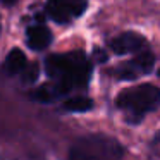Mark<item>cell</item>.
Instances as JSON below:
<instances>
[{"instance_id":"cell-1","label":"cell","mask_w":160,"mask_h":160,"mask_svg":"<svg viewBox=\"0 0 160 160\" xmlns=\"http://www.w3.org/2000/svg\"><path fill=\"white\" fill-rule=\"evenodd\" d=\"M45 71L53 81L57 97L67 95L74 88L86 86L91 76V64L83 52L55 53L45 60Z\"/></svg>"},{"instance_id":"cell-2","label":"cell","mask_w":160,"mask_h":160,"mask_svg":"<svg viewBox=\"0 0 160 160\" xmlns=\"http://www.w3.org/2000/svg\"><path fill=\"white\" fill-rule=\"evenodd\" d=\"M126 148L107 134H90L76 139L69 148L67 160H122Z\"/></svg>"},{"instance_id":"cell-3","label":"cell","mask_w":160,"mask_h":160,"mask_svg":"<svg viewBox=\"0 0 160 160\" xmlns=\"http://www.w3.org/2000/svg\"><path fill=\"white\" fill-rule=\"evenodd\" d=\"M115 105L129 114L128 121L138 122L148 112H153L160 107V88L150 83L129 86L119 93Z\"/></svg>"},{"instance_id":"cell-4","label":"cell","mask_w":160,"mask_h":160,"mask_svg":"<svg viewBox=\"0 0 160 160\" xmlns=\"http://www.w3.org/2000/svg\"><path fill=\"white\" fill-rule=\"evenodd\" d=\"M88 7L86 0H48L47 12L55 22H69L79 18Z\"/></svg>"},{"instance_id":"cell-5","label":"cell","mask_w":160,"mask_h":160,"mask_svg":"<svg viewBox=\"0 0 160 160\" xmlns=\"http://www.w3.org/2000/svg\"><path fill=\"white\" fill-rule=\"evenodd\" d=\"M155 66V55L150 50H141L134 59H131L128 64H122L117 69V78L119 79H136L143 74L152 72Z\"/></svg>"},{"instance_id":"cell-6","label":"cell","mask_w":160,"mask_h":160,"mask_svg":"<svg viewBox=\"0 0 160 160\" xmlns=\"http://www.w3.org/2000/svg\"><path fill=\"white\" fill-rule=\"evenodd\" d=\"M146 40L141 35L134 31H126L121 33L119 36H115L110 42L112 52H115L117 55H126V53H138L141 50H145Z\"/></svg>"},{"instance_id":"cell-7","label":"cell","mask_w":160,"mask_h":160,"mask_svg":"<svg viewBox=\"0 0 160 160\" xmlns=\"http://www.w3.org/2000/svg\"><path fill=\"white\" fill-rule=\"evenodd\" d=\"M26 43L31 50H36V52H42L47 47L52 43V33L47 26L43 24H35L29 26L26 29Z\"/></svg>"},{"instance_id":"cell-8","label":"cell","mask_w":160,"mask_h":160,"mask_svg":"<svg viewBox=\"0 0 160 160\" xmlns=\"http://www.w3.org/2000/svg\"><path fill=\"white\" fill-rule=\"evenodd\" d=\"M28 60H26V55L22 53V50L19 48H12L11 52H9L7 59H5V71H7L9 74H12V76H21L22 71L26 69V66H28Z\"/></svg>"},{"instance_id":"cell-9","label":"cell","mask_w":160,"mask_h":160,"mask_svg":"<svg viewBox=\"0 0 160 160\" xmlns=\"http://www.w3.org/2000/svg\"><path fill=\"white\" fill-rule=\"evenodd\" d=\"M64 108L67 112H88L93 108V100L88 97H71L64 102Z\"/></svg>"},{"instance_id":"cell-10","label":"cell","mask_w":160,"mask_h":160,"mask_svg":"<svg viewBox=\"0 0 160 160\" xmlns=\"http://www.w3.org/2000/svg\"><path fill=\"white\" fill-rule=\"evenodd\" d=\"M38 72H40L38 64L33 62V64H28V66H26V69L22 71L21 78H22V81H24V83H35L36 78H38Z\"/></svg>"},{"instance_id":"cell-11","label":"cell","mask_w":160,"mask_h":160,"mask_svg":"<svg viewBox=\"0 0 160 160\" xmlns=\"http://www.w3.org/2000/svg\"><path fill=\"white\" fill-rule=\"evenodd\" d=\"M4 2H5V0H4ZM7 2H9V4H11V2H12V0H7Z\"/></svg>"}]
</instances>
